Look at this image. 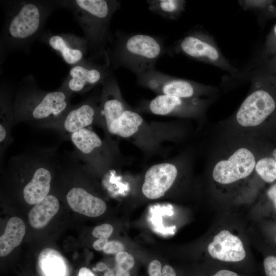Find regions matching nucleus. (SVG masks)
Segmentation results:
<instances>
[{"mask_svg": "<svg viewBox=\"0 0 276 276\" xmlns=\"http://www.w3.org/2000/svg\"><path fill=\"white\" fill-rule=\"evenodd\" d=\"M116 268L130 271L133 267L135 261L133 257L129 253L122 251L116 255Z\"/></svg>", "mask_w": 276, "mask_h": 276, "instance_id": "23", "label": "nucleus"}, {"mask_svg": "<svg viewBox=\"0 0 276 276\" xmlns=\"http://www.w3.org/2000/svg\"><path fill=\"white\" fill-rule=\"evenodd\" d=\"M113 231V227L110 224L104 223L95 227L92 231V235L98 239L108 240Z\"/></svg>", "mask_w": 276, "mask_h": 276, "instance_id": "24", "label": "nucleus"}, {"mask_svg": "<svg viewBox=\"0 0 276 276\" xmlns=\"http://www.w3.org/2000/svg\"><path fill=\"white\" fill-rule=\"evenodd\" d=\"M38 266L41 276H67V264L56 250L45 248L40 253Z\"/></svg>", "mask_w": 276, "mask_h": 276, "instance_id": "16", "label": "nucleus"}, {"mask_svg": "<svg viewBox=\"0 0 276 276\" xmlns=\"http://www.w3.org/2000/svg\"><path fill=\"white\" fill-rule=\"evenodd\" d=\"M138 82L160 95L192 99L203 92V86L187 80L176 78L154 68L136 75Z\"/></svg>", "mask_w": 276, "mask_h": 276, "instance_id": "7", "label": "nucleus"}, {"mask_svg": "<svg viewBox=\"0 0 276 276\" xmlns=\"http://www.w3.org/2000/svg\"><path fill=\"white\" fill-rule=\"evenodd\" d=\"M196 105L195 100L182 99L177 97L159 95L149 103L148 108L154 114L165 116L175 111L194 108Z\"/></svg>", "mask_w": 276, "mask_h": 276, "instance_id": "17", "label": "nucleus"}, {"mask_svg": "<svg viewBox=\"0 0 276 276\" xmlns=\"http://www.w3.org/2000/svg\"><path fill=\"white\" fill-rule=\"evenodd\" d=\"M72 95L59 87L45 91L35 86L31 80L18 90L13 105L14 124L35 122L39 125L56 127L72 107Z\"/></svg>", "mask_w": 276, "mask_h": 276, "instance_id": "2", "label": "nucleus"}, {"mask_svg": "<svg viewBox=\"0 0 276 276\" xmlns=\"http://www.w3.org/2000/svg\"><path fill=\"white\" fill-rule=\"evenodd\" d=\"M59 3L73 11L82 28L90 53L89 58L101 55L107 58L106 47L112 42L110 21L119 9L120 3L114 0H73Z\"/></svg>", "mask_w": 276, "mask_h": 276, "instance_id": "3", "label": "nucleus"}, {"mask_svg": "<svg viewBox=\"0 0 276 276\" xmlns=\"http://www.w3.org/2000/svg\"><path fill=\"white\" fill-rule=\"evenodd\" d=\"M78 276H96L89 268L84 267L81 268L78 272Z\"/></svg>", "mask_w": 276, "mask_h": 276, "instance_id": "32", "label": "nucleus"}, {"mask_svg": "<svg viewBox=\"0 0 276 276\" xmlns=\"http://www.w3.org/2000/svg\"><path fill=\"white\" fill-rule=\"evenodd\" d=\"M257 159L249 148L240 147L215 164L213 179L217 183L227 185L246 178L255 170Z\"/></svg>", "mask_w": 276, "mask_h": 276, "instance_id": "6", "label": "nucleus"}, {"mask_svg": "<svg viewBox=\"0 0 276 276\" xmlns=\"http://www.w3.org/2000/svg\"><path fill=\"white\" fill-rule=\"evenodd\" d=\"M103 276H115V272L111 269H108L106 270Z\"/></svg>", "mask_w": 276, "mask_h": 276, "instance_id": "35", "label": "nucleus"}, {"mask_svg": "<svg viewBox=\"0 0 276 276\" xmlns=\"http://www.w3.org/2000/svg\"><path fill=\"white\" fill-rule=\"evenodd\" d=\"M208 251L213 258L227 262L241 261L246 256L242 241L227 230H222L215 236L208 245Z\"/></svg>", "mask_w": 276, "mask_h": 276, "instance_id": "12", "label": "nucleus"}, {"mask_svg": "<svg viewBox=\"0 0 276 276\" xmlns=\"http://www.w3.org/2000/svg\"><path fill=\"white\" fill-rule=\"evenodd\" d=\"M255 171L266 182L272 183L276 180V161L269 151L257 159Z\"/></svg>", "mask_w": 276, "mask_h": 276, "instance_id": "22", "label": "nucleus"}, {"mask_svg": "<svg viewBox=\"0 0 276 276\" xmlns=\"http://www.w3.org/2000/svg\"><path fill=\"white\" fill-rule=\"evenodd\" d=\"M269 151L271 155L273 157L276 161V146H272L269 149Z\"/></svg>", "mask_w": 276, "mask_h": 276, "instance_id": "36", "label": "nucleus"}, {"mask_svg": "<svg viewBox=\"0 0 276 276\" xmlns=\"http://www.w3.org/2000/svg\"><path fill=\"white\" fill-rule=\"evenodd\" d=\"M125 249L124 245L117 241H109L104 246L103 251L106 254H117L124 251Z\"/></svg>", "mask_w": 276, "mask_h": 276, "instance_id": "26", "label": "nucleus"}, {"mask_svg": "<svg viewBox=\"0 0 276 276\" xmlns=\"http://www.w3.org/2000/svg\"><path fill=\"white\" fill-rule=\"evenodd\" d=\"M111 74L109 65L98 63L87 58L72 66L60 88L71 95L83 93L102 84Z\"/></svg>", "mask_w": 276, "mask_h": 276, "instance_id": "8", "label": "nucleus"}, {"mask_svg": "<svg viewBox=\"0 0 276 276\" xmlns=\"http://www.w3.org/2000/svg\"><path fill=\"white\" fill-rule=\"evenodd\" d=\"M115 276H130V271L116 268Z\"/></svg>", "mask_w": 276, "mask_h": 276, "instance_id": "34", "label": "nucleus"}, {"mask_svg": "<svg viewBox=\"0 0 276 276\" xmlns=\"http://www.w3.org/2000/svg\"><path fill=\"white\" fill-rule=\"evenodd\" d=\"M41 38L68 64L73 66L87 59L85 57L89 53L88 47L84 37L71 34L46 33Z\"/></svg>", "mask_w": 276, "mask_h": 276, "instance_id": "9", "label": "nucleus"}, {"mask_svg": "<svg viewBox=\"0 0 276 276\" xmlns=\"http://www.w3.org/2000/svg\"><path fill=\"white\" fill-rule=\"evenodd\" d=\"M162 265L157 260L152 261L148 267L149 276H162Z\"/></svg>", "mask_w": 276, "mask_h": 276, "instance_id": "27", "label": "nucleus"}, {"mask_svg": "<svg viewBox=\"0 0 276 276\" xmlns=\"http://www.w3.org/2000/svg\"><path fill=\"white\" fill-rule=\"evenodd\" d=\"M241 104L236 114L241 127L263 128L268 135H276V81H260Z\"/></svg>", "mask_w": 276, "mask_h": 276, "instance_id": "5", "label": "nucleus"}, {"mask_svg": "<svg viewBox=\"0 0 276 276\" xmlns=\"http://www.w3.org/2000/svg\"><path fill=\"white\" fill-rule=\"evenodd\" d=\"M143 122V119L139 113L126 109L107 130L111 134L123 137H128L138 131Z\"/></svg>", "mask_w": 276, "mask_h": 276, "instance_id": "19", "label": "nucleus"}, {"mask_svg": "<svg viewBox=\"0 0 276 276\" xmlns=\"http://www.w3.org/2000/svg\"><path fill=\"white\" fill-rule=\"evenodd\" d=\"M149 9L163 18L175 19L184 10L186 2L179 0L147 1Z\"/></svg>", "mask_w": 276, "mask_h": 276, "instance_id": "21", "label": "nucleus"}, {"mask_svg": "<svg viewBox=\"0 0 276 276\" xmlns=\"http://www.w3.org/2000/svg\"><path fill=\"white\" fill-rule=\"evenodd\" d=\"M213 276H239L237 273L227 269H221L216 272Z\"/></svg>", "mask_w": 276, "mask_h": 276, "instance_id": "31", "label": "nucleus"}, {"mask_svg": "<svg viewBox=\"0 0 276 276\" xmlns=\"http://www.w3.org/2000/svg\"><path fill=\"white\" fill-rule=\"evenodd\" d=\"M263 264L266 276H276V257H267L264 260Z\"/></svg>", "mask_w": 276, "mask_h": 276, "instance_id": "25", "label": "nucleus"}, {"mask_svg": "<svg viewBox=\"0 0 276 276\" xmlns=\"http://www.w3.org/2000/svg\"><path fill=\"white\" fill-rule=\"evenodd\" d=\"M177 169L171 163H161L151 166L146 172L142 192L148 198L163 197L171 187L177 176Z\"/></svg>", "mask_w": 276, "mask_h": 276, "instance_id": "11", "label": "nucleus"}, {"mask_svg": "<svg viewBox=\"0 0 276 276\" xmlns=\"http://www.w3.org/2000/svg\"><path fill=\"white\" fill-rule=\"evenodd\" d=\"M108 269L107 265L102 262H98L96 265V270L99 272L105 271Z\"/></svg>", "mask_w": 276, "mask_h": 276, "instance_id": "33", "label": "nucleus"}, {"mask_svg": "<svg viewBox=\"0 0 276 276\" xmlns=\"http://www.w3.org/2000/svg\"><path fill=\"white\" fill-rule=\"evenodd\" d=\"M177 51L192 58L224 67L227 65L216 46L207 37L192 33L181 39Z\"/></svg>", "mask_w": 276, "mask_h": 276, "instance_id": "10", "label": "nucleus"}, {"mask_svg": "<svg viewBox=\"0 0 276 276\" xmlns=\"http://www.w3.org/2000/svg\"><path fill=\"white\" fill-rule=\"evenodd\" d=\"M26 233L24 221L18 217H13L8 221L4 234L0 237V256L9 254L21 242Z\"/></svg>", "mask_w": 276, "mask_h": 276, "instance_id": "18", "label": "nucleus"}, {"mask_svg": "<svg viewBox=\"0 0 276 276\" xmlns=\"http://www.w3.org/2000/svg\"><path fill=\"white\" fill-rule=\"evenodd\" d=\"M59 207L57 198L49 194L30 210L28 215L30 225L37 229L44 227L58 212Z\"/></svg>", "mask_w": 276, "mask_h": 276, "instance_id": "15", "label": "nucleus"}, {"mask_svg": "<svg viewBox=\"0 0 276 276\" xmlns=\"http://www.w3.org/2000/svg\"><path fill=\"white\" fill-rule=\"evenodd\" d=\"M58 2L15 1L6 2L5 20L1 38V52L27 48L41 33Z\"/></svg>", "mask_w": 276, "mask_h": 276, "instance_id": "1", "label": "nucleus"}, {"mask_svg": "<svg viewBox=\"0 0 276 276\" xmlns=\"http://www.w3.org/2000/svg\"><path fill=\"white\" fill-rule=\"evenodd\" d=\"M66 199L75 212L88 217H98L106 210L105 201L81 187H73L67 192Z\"/></svg>", "mask_w": 276, "mask_h": 276, "instance_id": "14", "label": "nucleus"}, {"mask_svg": "<svg viewBox=\"0 0 276 276\" xmlns=\"http://www.w3.org/2000/svg\"><path fill=\"white\" fill-rule=\"evenodd\" d=\"M108 242L107 239L99 238L93 243V246L96 250H102Z\"/></svg>", "mask_w": 276, "mask_h": 276, "instance_id": "30", "label": "nucleus"}, {"mask_svg": "<svg viewBox=\"0 0 276 276\" xmlns=\"http://www.w3.org/2000/svg\"><path fill=\"white\" fill-rule=\"evenodd\" d=\"M1 91V123L0 143L1 151L3 147L7 146L10 142L11 125L14 124L13 108L6 91Z\"/></svg>", "mask_w": 276, "mask_h": 276, "instance_id": "20", "label": "nucleus"}, {"mask_svg": "<svg viewBox=\"0 0 276 276\" xmlns=\"http://www.w3.org/2000/svg\"><path fill=\"white\" fill-rule=\"evenodd\" d=\"M162 276H177L174 268L169 265H165L162 267Z\"/></svg>", "mask_w": 276, "mask_h": 276, "instance_id": "29", "label": "nucleus"}, {"mask_svg": "<svg viewBox=\"0 0 276 276\" xmlns=\"http://www.w3.org/2000/svg\"><path fill=\"white\" fill-rule=\"evenodd\" d=\"M98 109L89 100L72 106L56 127L60 126L63 131L70 134L86 128L94 122L98 114Z\"/></svg>", "mask_w": 276, "mask_h": 276, "instance_id": "13", "label": "nucleus"}, {"mask_svg": "<svg viewBox=\"0 0 276 276\" xmlns=\"http://www.w3.org/2000/svg\"><path fill=\"white\" fill-rule=\"evenodd\" d=\"M108 61L112 67H123L135 75L154 69L164 52V46L158 38L145 34L119 35Z\"/></svg>", "mask_w": 276, "mask_h": 276, "instance_id": "4", "label": "nucleus"}, {"mask_svg": "<svg viewBox=\"0 0 276 276\" xmlns=\"http://www.w3.org/2000/svg\"><path fill=\"white\" fill-rule=\"evenodd\" d=\"M267 195L276 209V182L269 187L267 191Z\"/></svg>", "mask_w": 276, "mask_h": 276, "instance_id": "28", "label": "nucleus"}]
</instances>
